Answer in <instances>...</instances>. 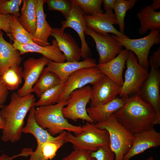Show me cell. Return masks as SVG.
<instances>
[{
	"label": "cell",
	"instance_id": "obj_1",
	"mask_svg": "<svg viewBox=\"0 0 160 160\" xmlns=\"http://www.w3.org/2000/svg\"><path fill=\"white\" fill-rule=\"evenodd\" d=\"M113 114L121 125L133 134L160 124V116L138 94L128 97L124 105Z\"/></svg>",
	"mask_w": 160,
	"mask_h": 160
},
{
	"label": "cell",
	"instance_id": "obj_2",
	"mask_svg": "<svg viewBox=\"0 0 160 160\" xmlns=\"http://www.w3.org/2000/svg\"><path fill=\"white\" fill-rule=\"evenodd\" d=\"M35 102L31 93L21 97L17 92L12 93L9 104L4 105L0 110V116L5 123L1 137L3 142L14 143L20 140L24 119Z\"/></svg>",
	"mask_w": 160,
	"mask_h": 160
},
{
	"label": "cell",
	"instance_id": "obj_3",
	"mask_svg": "<svg viewBox=\"0 0 160 160\" xmlns=\"http://www.w3.org/2000/svg\"><path fill=\"white\" fill-rule=\"evenodd\" d=\"M67 100L55 104L38 107L35 110L34 116L37 124L42 128L47 129L52 136L60 134L66 130L76 135L84 130L82 126L70 123L64 116L62 109L67 104Z\"/></svg>",
	"mask_w": 160,
	"mask_h": 160
},
{
	"label": "cell",
	"instance_id": "obj_4",
	"mask_svg": "<svg viewBox=\"0 0 160 160\" xmlns=\"http://www.w3.org/2000/svg\"><path fill=\"white\" fill-rule=\"evenodd\" d=\"M95 125L97 128L108 132L109 146L115 154V160H123L132 145L133 134L121 125L113 114L105 121L97 123Z\"/></svg>",
	"mask_w": 160,
	"mask_h": 160
},
{
	"label": "cell",
	"instance_id": "obj_5",
	"mask_svg": "<svg viewBox=\"0 0 160 160\" xmlns=\"http://www.w3.org/2000/svg\"><path fill=\"white\" fill-rule=\"evenodd\" d=\"M83 127L84 129L81 133L74 135L66 132L65 143L72 144L74 149L85 150L94 152L100 147L109 145V136L105 130L97 128L94 124L87 122Z\"/></svg>",
	"mask_w": 160,
	"mask_h": 160
},
{
	"label": "cell",
	"instance_id": "obj_6",
	"mask_svg": "<svg viewBox=\"0 0 160 160\" xmlns=\"http://www.w3.org/2000/svg\"><path fill=\"white\" fill-rule=\"evenodd\" d=\"M128 55L125 64V71L119 97L128 98L138 94L143 82L147 78L149 72L138 63L135 54L128 51Z\"/></svg>",
	"mask_w": 160,
	"mask_h": 160
},
{
	"label": "cell",
	"instance_id": "obj_7",
	"mask_svg": "<svg viewBox=\"0 0 160 160\" xmlns=\"http://www.w3.org/2000/svg\"><path fill=\"white\" fill-rule=\"evenodd\" d=\"M91 94L92 87L89 85L71 92L68 98L67 105L62 109L64 117L74 122L81 119L94 124L87 114L86 108Z\"/></svg>",
	"mask_w": 160,
	"mask_h": 160
},
{
	"label": "cell",
	"instance_id": "obj_8",
	"mask_svg": "<svg viewBox=\"0 0 160 160\" xmlns=\"http://www.w3.org/2000/svg\"><path fill=\"white\" fill-rule=\"evenodd\" d=\"M111 35L114 39L124 47L126 49L131 51L135 54L139 65L148 69L149 67L148 56L150 50L154 45L160 44V30H151L146 36L137 39L121 38L114 35Z\"/></svg>",
	"mask_w": 160,
	"mask_h": 160
},
{
	"label": "cell",
	"instance_id": "obj_9",
	"mask_svg": "<svg viewBox=\"0 0 160 160\" xmlns=\"http://www.w3.org/2000/svg\"><path fill=\"white\" fill-rule=\"evenodd\" d=\"M104 75L97 66L76 71L69 76L64 83L63 89L58 102L67 100L70 93L75 89L89 84L94 85Z\"/></svg>",
	"mask_w": 160,
	"mask_h": 160
},
{
	"label": "cell",
	"instance_id": "obj_10",
	"mask_svg": "<svg viewBox=\"0 0 160 160\" xmlns=\"http://www.w3.org/2000/svg\"><path fill=\"white\" fill-rule=\"evenodd\" d=\"M85 34L95 41L99 55L98 63H106L116 57L123 50V46L108 33H98L87 27Z\"/></svg>",
	"mask_w": 160,
	"mask_h": 160
},
{
	"label": "cell",
	"instance_id": "obj_11",
	"mask_svg": "<svg viewBox=\"0 0 160 160\" xmlns=\"http://www.w3.org/2000/svg\"><path fill=\"white\" fill-rule=\"evenodd\" d=\"M61 28L64 30L67 28L73 29L79 36L81 42V56L84 59L91 57L92 50L86 42L85 32L87 28L84 15L80 8L72 2L69 15L65 20L61 21Z\"/></svg>",
	"mask_w": 160,
	"mask_h": 160
},
{
	"label": "cell",
	"instance_id": "obj_12",
	"mask_svg": "<svg viewBox=\"0 0 160 160\" xmlns=\"http://www.w3.org/2000/svg\"><path fill=\"white\" fill-rule=\"evenodd\" d=\"M151 66L148 76L138 94L153 108L157 115L160 116V71Z\"/></svg>",
	"mask_w": 160,
	"mask_h": 160
},
{
	"label": "cell",
	"instance_id": "obj_13",
	"mask_svg": "<svg viewBox=\"0 0 160 160\" xmlns=\"http://www.w3.org/2000/svg\"><path fill=\"white\" fill-rule=\"evenodd\" d=\"M49 60L45 57L42 56L37 59L30 57L24 61L23 71L24 83L17 92L19 96H24L32 92L34 84Z\"/></svg>",
	"mask_w": 160,
	"mask_h": 160
},
{
	"label": "cell",
	"instance_id": "obj_14",
	"mask_svg": "<svg viewBox=\"0 0 160 160\" xmlns=\"http://www.w3.org/2000/svg\"><path fill=\"white\" fill-rule=\"evenodd\" d=\"M121 86L104 76L92 87L90 107L107 103L116 98L121 93Z\"/></svg>",
	"mask_w": 160,
	"mask_h": 160
},
{
	"label": "cell",
	"instance_id": "obj_15",
	"mask_svg": "<svg viewBox=\"0 0 160 160\" xmlns=\"http://www.w3.org/2000/svg\"><path fill=\"white\" fill-rule=\"evenodd\" d=\"M160 145V133L153 127L133 134L132 145L123 160H129L134 156L151 148Z\"/></svg>",
	"mask_w": 160,
	"mask_h": 160
},
{
	"label": "cell",
	"instance_id": "obj_16",
	"mask_svg": "<svg viewBox=\"0 0 160 160\" xmlns=\"http://www.w3.org/2000/svg\"><path fill=\"white\" fill-rule=\"evenodd\" d=\"M84 17L87 27L97 33L103 34L110 33L119 38H129L114 27L113 25H117L118 22L114 13H99L92 15H84Z\"/></svg>",
	"mask_w": 160,
	"mask_h": 160
},
{
	"label": "cell",
	"instance_id": "obj_17",
	"mask_svg": "<svg viewBox=\"0 0 160 160\" xmlns=\"http://www.w3.org/2000/svg\"><path fill=\"white\" fill-rule=\"evenodd\" d=\"M97 65L96 60L90 57L81 61L63 63L55 62L49 60L45 68L47 70L56 74L60 78L61 82L64 83L69 76L78 70Z\"/></svg>",
	"mask_w": 160,
	"mask_h": 160
},
{
	"label": "cell",
	"instance_id": "obj_18",
	"mask_svg": "<svg viewBox=\"0 0 160 160\" xmlns=\"http://www.w3.org/2000/svg\"><path fill=\"white\" fill-rule=\"evenodd\" d=\"M57 41L60 49L65 55L66 62L79 61L81 49L73 37L61 28H52L51 36Z\"/></svg>",
	"mask_w": 160,
	"mask_h": 160
},
{
	"label": "cell",
	"instance_id": "obj_19",
	"mask_svg": "<svg viewBox=\"0 0 160 160\" xmlns=\"http://www.w3.org/2000/svg\"><path fill=\"white\" fill-rule=\"evenodd\" d=\"M12 45L19 51L21 55L28 52H36L40 54L55 62L63 63L66 61L65 56L60 49L55 39L52 40L51 45L44 47L39 46L34 43L21 44L15 41Z\"/></svg>",
	"mask_w": 160,
	"mask_h": 160
},
{
	"label": "cell",
	"instance_id": "obj_20",
	"mask_svg": "<svg viewBox=\"0 0 160 160\" xmlns=\"http://www.w3.org/2000/svg\"><path fill=\"white\" fill-rule=\"evenodd\" d=\"M128 51L123 49L118 56L104 63H98L97 66L100 71L117 84L122 86L124 80V68L128 55Z\"/></svg>",
	"mask_w": 160,
	"mask_h": 160
},
{
	"label": "cell",
	"instance_id": "obj_21",
	"mask_svg": "<svg viewBox=\"0 0 160 160\" xmlns=\"http://www.w3.org/2000/svg\"><path fill=\"white\" fill-rule=\"evenodd\" d=\"M33 106L29 111L26 124L24 127L22 132L30 134L35 137L37 142V145L47 142L64 140L66 132L64 131L56 137L52 135L47 130L40 127L36 123L34 116L35 108Z\"/></svg>",
	"mask_w": 160,
	"mask_h": 160
},
{
	"label": "cell",
	"instance_id": "obj_22",
	"mask_svg": "<svg viewBox=\"0 0 160 160\" xmlns=\"http://www.w3.org/2000/svg\"><path fill=\"white\" fill-rule=\"evenodd\" d=\"M46 2L45 0H38L36 6V27L33 36V42L42 47L50 45L48 39L52 29L46 19L47 15L44 12V5Z\"/></svg>",
	"mask_w": 160,
	"mask_h": 160
},
{
	"label": "cell",
	"instance_id": "obj_23",
	"mask_svg": "<svg viewBox=\"0 0 160 160\" xmlns=\"http://www.w3.org/2000/svg\"><path fill=\"white\" fill-rule=\"evenodd\" d=\"M3 34L0 30V76L11 66L20 65L22 60L19 51L5 40Z\"/></svg>",
	"mask_w": 160,
	"mask_h": 160
},
{
	"label": "cell",
	"instance_id": "obj_24",
	"mask_svg": "<svg viewBox=\"0 0 160 160\" xmlns=\"http://www.w3.org/2000/svg\"><path fill=\"white\" fill-rule=\"evenodd\" d=\"M127 98L117 97L105 104L95 107L87 108V112L89 117L95 123L104 121L122 107Z\"/></svg>",
	"mask_w": 160,
	"mask_h": 160
},
{
	"label": "cell",
	"instance_id": "obj_25",
	"mask_svg": "<svg viewBox=\"0 0 160 160\" xmlns=\"http://www.w3.org/2000/svg\"><path fill=\"white\" fill-rule=\"evenodd\" d=\"M38 0H23L19 22L31 35H33L36 27V5Z\"/></svg>",
	"mask_w": 160,
	"mask_h": 160
},
{
	"label": "cell",
	"instance_id": "obj_26",
	"mask_svg": "<svg viewBox=\"0 0 160 160\" xmlns=\"http://www.w3.org/2000/svg\"><path fill=\"white\" fill-rule=\"evenodd\" d=\"M137 16L141 25L138 30L140 34L143 35L149 30H160V11H154L150 5L142 8L137 14Z\"/></svg>",
	"mask_w": 160,
	"mask_h": 160
},
{
	"label": "cell",
	"instance_id": "obj_27",
	"mask_svg": "<svg viewBox=\"0 0 160 160\" xmlns=\"http://www.w3.org/2000/svg\"><path fill=\"white\" fill-rule=\"evenodd\" d=\"M64 143V140H61L37 145L35 150L33 151L30 155L28 160H51Z\"/></svg>",
	"mask_w": 160,
	"mask_h": 160
},
{
	"label": "cell",
	"instance_id": "obj_28",
	"mask_svg": "<svg viewBox=\"0 0 160 160\" xmlns=\"http://www.w3.org/2000/svg\"><path fill=\"white\" fill-rule=\"evenodd\" d=\"M60 82V78L56 74L47 70L44 68L34 84L32 92H34L39 98L46 91L58 85Z\"/></svg>",
	"mask_w": 160,
	"mask_h": 160
},
{
	"label": "cell",
	"instance_id": "obj_29",
	"mask_svg": "<svg viewBox=\"0 0 160 160\" xmlns=\"http://www.w3.org/2000/svg\"><path fill=\"white\" fill-rule=\"evenodd\" d=\"M23 68L20 65H14L9 68L0 76L8 90L18 89L22 82Z\"/></svg>",
	"mask_w": 160,
	"mask_h": 160
},
{
	"label": "cell",
	"instance_id": "obj_30",
	"mask_svg": "<svg viewBox=\"0 0 160 160\" xmlns=\"http://www.w3.org/2000/svg\"><path fill=\"white\" fill-rule=\"evenodd\" d=\"M17 17L12 15L9 23L11 34L8 36L11 41L21 44L34 43L33 36L21 25Z\"/></svg>",
	"mask_w": 160,
	"mask_h": 160
},
{
	"label": "cell",
	"instance_id": "obj_31",
	"mask_svg": "<svg viewBox=\"0 0 160 160\" xmlns=\"http://www.w3.org/2000/svg\"><path fill=\"white\" fill-rule=\"evenodd\" d=\"M137 0H116L113 10L118 22L119 32L122 34L124 33V18L128 10L132 9Z\"/></svg>",
	"mask_w": 160,
	"mask_h": 160
},
{
	"label": "cell",
	"instance_id": "obj_32",
	"mask_svg": "<svg viewBox=\"0 0 160 160\" xmlns=\"http://www.w3.org/2000/svg\"><path fill=\"white\" fill-rule=\"evenodd\" d=\"M64 83L60 82L56 86L47 90L34 103L35 107L48 105L58 103L63 89Z\"/></svg>",
	"mask_w": 160,
	"mask_h": 160
},
{
	"label": "cell",
	"instance_id": "obj_33",
	"mask_svg": "<svg viewBox=\"0 0 160 160\" xmlns=\"http://www.w3.org/2000/svg\"><path fill=\"white\" fill-rule=\"evenodd\" d=\"M81 9L84 15L90 16L103 13L101 8L103 0H71Z\"/></svg>",
	"mask_w": 160,
	"mask_h": 160
},
{
	"label": "cell",
	"instance_id": "obj_34",
	"mask_svg": "<svg viewBox=\"0 0 160 160\" xmlns=\"http://www.w3.org/2000/svg\"><path fill=\"white\" fill-rule=\"evenodd\" d=\"M48 9L50 10H56L61 12L65 19L68 17L71 7L72 2L68 0H47Z\"/></svg>",
	"mask_w": 160,
	"mask_h": 160
},
{
	"label": "cell",
	"instance_id": "obj_35",
	"mask_svg": "<svg viewBox=\"0 0 160 160\" xmlns=\"http://www.w3.org/2000/svg\"><path fill=\"white\" fill-rule=\"evenodd\" d=\"M23 2V0H6L0 5V14L19 17L20 7Z\"/></svg>",
	"mask_w": 160,
	"mask_h": 160
},
{
	"label": "cell",
	"instance_id": "obj_36",
	"mask_svg": "<svg viewBox=\"0 0 160 160\" xmlns=\"http://www.w3.org/2000/svg\"><path fill=\"white\" fill-rule=\"evenodd\" d=\"M91 156L96 160H115V154L108 145L100 147L96 151L91 152Z\"/></svg>",
	"mask_w": 160,
	"mask_h": 160
},
{
	"label": "cell",
	"instance_id": "obj_37",
	"mask_svg": "<svg viewBox=\"0 0 160 160\" xmlns=\"http://www.w3.org/2000/svg\"><path fill=\"white\" fill-rule=\"evenodd\" d=\"M91 152L85 150L74 149L61 160H96L95 158L91 157Z\"/></svg>",
	"mask_w": 160,
	"mask_h": 160
},
{
	"label": "cell",
	"instance_id": "obj_38",
	"mask_svg": "<svg viewBox=\"0 0 160 160\" xmlns=\"http://www.w3.org/2000/svg\"><path fill=\"white\" fill-rule=\"evenodd\" d=\"M12 16V15H4L0 14V30H3L8 36L11 34L9 27V23Z\"/></svg>",
	"mask_w": 160,
	"mask_h": 160
},
{
	"label": "cell",
	"instance_id": "obj_39",
	"mask_svg": "<svg viewBox=\"0 0 160 160\" xmlns=\"http://www.w3.org/2000/svg\"><path fill=\"white\" fill-rule=\"evenodd\" d=\"M149 63L154 69L159 70L160 66V47H159L156 51L150 56Z\"/></svg>",
	"mask_w": 160,
	"mask_h": 160
},
{
	"label": "cell",
	"instance_id": "obj_40",
	"mask_svg": "<svg viewBox=\"0 0 160 160\" xmlns=\"http://www.w3.org/2000/svg\"><path fill=\"white\" fill-rule=\"evenodd\" d=\"M30 151L29 149L24 148L20 153L14 155L12 156H9L8 155L3 153L0 155V160H14V159L19 156L27 157L30 156Z\"/></svg>",
	"mask_w": 160,
	"mask_h": 160
},
{
	"label": "cell",
	"instance_id": "obj_41",
	"mask_svg": "<svg viewBox=\"0 0 160 160\" xmlns=\"http://www.w3.org/2000/svg\"><path fill=\"white\" fill-rule=\"evenodd\" d=\"M8 94L9 90L0 77V107L4 105Z\"/></svg>",
	"mask_w": 160,
	"mask_h": 160
},
{
	"label": "cell",
	"instance_id": "obj_42",
	"mask_svg": "<svg viewBox=\"0 0 160 160\" xmlns=\"http://www.w3.org/2000/svg\"><path fill=\"white\" fill-rule=\"evenodd\" d=\"M116 0H103V4L105 12L112 14L115 3Z\"/></svg>",
	"mask_w": 160,
	"mask_h": 160
},
{
	"label": "cell",
	"instance_id": "obj_43",
	"mask_svg": "<svg viewBox=\"0 0 160 160\" xmlns=\"http://www.w3.org/2000/svg\"><path fill=\"white\" fill-rule=\"evenodd\" d=\"M150 5L152 9L155 11L160 7V0H153V3Z\"/></svg>",
	"mask_w": 160,
	"mask_h": 160
},
{
	"label": "cell",
	"instance_id": "obj_44",
	"mask_svg": "<svg viewBox=\"0 0 160 160\" xmlns=\"http://www.w3.org/2000/svg\"><path fill=\"white\" fill-rule=\"evenodd\" d=\"M4 106L0 107L1 109ZM5 123L4 120L0 116V129L2 130L4 127Z\"/></svg>",
	"mask_w": 160,
	"mask_h": 160
},
{
	"label": "cell",
	"instance_id": "obj_45",
	"mask_svg": "<svg viewBox=\"0 0 160 160\" xmlns=\"http://www.w3.org/2000/svg\"><path fill=\"white\" fill-rule=\"evenodd\" d=\"M146 160H154L152 156H151L147 159Z\"/></svg>",
	"mask_w": 160,
	"mask_h": 160
},
{
	"label": "cell",
	"instance_id": "obj_46",
	"mask_svg": "<svg viewBox=\"0 0 160 160\" xmlns=\"http://www.w3.org/2000/svg\"><path fill=\"white\" fill-rule=\"evenodd\" d=\"M6 0H0V5L4 2Z\"/></svg>",
	"mask_w": 160,
	"mask_h": 160
},
{
	"label": "cell",
	"instance_id": "obj_47",
	"mask_svg": "<svg viewBox=\"0 0 160 160\" xmlns=\"http://www.w3.org/2000/svg\"></svg>",
	"mask_w": 160,
	"mask_h": 160
}]
</instances>
